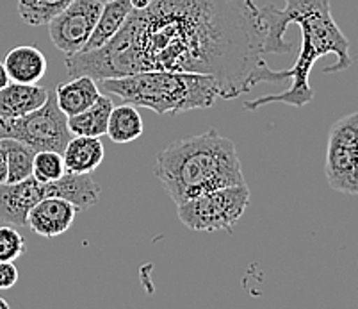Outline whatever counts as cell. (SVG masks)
I'll return each instance as SVG.
<instances>
[{"instance_id": "ac0fdd59", "label": "cell", "mask_w": 358, "mask_h": 309, "mask_svg": "<svg viewBox=\"0 0 358 309\" xmlns=\"http://www.w3.org/2000/svg\"><path fill=\"white\" fill-rule=\"evenodd\" d=\"M0 145L4 149L6 159H8V183H20L32 177L34 149L13 138H2Z\"/></svg>"}, {"instance_id": "484cf974", "label": "cell", "mask_w": 358, "mask_h": 309, "mask_svg": "<svg viewBox=\"0 0 358 309\" xmlns=\"http://www.w3.org/2000/svg\"><path fill=\"white\" fill-rule=\"evenodd\" d=\"M0 309H9V302L0 297Z\"/></svg>"}, {"instance_id": "2e32d148", "label": "cell", "mask_w": 358, "mask_h": 309, "mask_svg": "<svg viewBox=\"0 0 358 309\" xmlns=\"http://www.w3.org/2000/svg\"><path fill=\"white\" fill-rule=\"evenodd\" d=\"M113 99L107 95H100L87 109L68 116V131L73 136H95L102 138L107 132V122L113 111Z\"/></svg>"}, {"instance_id": "9c48e42d", "label": "cell", "mask_w": 358, "mask_h": 309, "mask_svg": "<svg viewBox=\"0 0 358 309\" xmlns=\"http://www.w3.org/2000/svg\"><path fill=\"white\" fill-rule=\"evenodd\" d=\"M102 8V0H73L47 24L52 43L64 56L79 54L90 40Z\"/></svg>"}, {"instance_id": "44dd1931", "label": "cell", "mask_w": 358, "mask_h": 309, "mask_svg": "<svg viewBox=\"0 0 358 309\" xmlns=\"http://www.w3.org/2000/svg\"><path fill=\"white\" fill-rule=\"evenodd\" d=\"M25 252V240L13 226H0V261H16Z\"/></svg>"}, {"instance_id": "5bb4252c", "label": "cell", "mask_w": 358, "mask_h": 309, "mask_svg": "<svg viewBox=\"0 0 358 309\" xmlns=\"http://www.w3.org/2000/svg\"><path fill=\"white\" fill-rule=\"evenodd\" d=\"M54 92L57 106L66 116H73L77 113L84 111L102 95L96 79L90 76L71 77L70 81L55 88Z\"/></svg>"}, {"instance_id": "8992f818", "label": "cell", "mask_w": 358, "mask_h": 309, "mask_svg": "<svg viewBox=\"0 0 358 309\" xmlns=\"http://www.w3.org/2000/svg\"><path fill=\"white\" fill-rule=\"evenodd\" d=\"M250 204L248 184H236L189 198L178 204V220L191 231H232Z\"/></svg>"}, {"instance_id": "30bf717a", "label": "cell", "mask_w": 358, "mask_h": 309, "mask_svg": "<svg viewBox=\"0 0 358 309\" xmlns=\"http://www.w3.org/2000/svg\"><path fill=\"white\" fill-rule=\"evenodd\" d=\"M79 207L61 197H47L31 207L27 227L41 238H55L66 233L75 222Z\"/></svg>"}, {"instance_id": "6da1fadb", "label": "cell", "mask_w": 358, "mask_h": 309, "mask_svg": "<svg viewBox=\"0 0 358 309\" xmlns=\"http://www.w3.org/2000/svg\"><path fill=\"white\" fill-rule=\"evenodd\" d=\"M268 18L255 0H154L132 9L103 47L64 56L68 76L100 81L146 70L214 77L230 100L260 83H284L291 70H273Z\"/></svg>"}, {"instance_id": "ffe728a7", "label": "cell", "mask_w": 358, "mask_h": 309, "mask_svg": "<svg viewBox=\"0 0 358 309\" xmlns=\"http://www.w3.org/2000/svg\"><path fill=\"white\" fill-rule=\"evenodd\" d=\"M66 174V165L61 152L55 151H40L36 152L34 163H32V177L41 183H52Z\"/></svg>"}, {"instance_id": "52a82bcc", "label": "cell", "mask_w": 358, "mask_h": 309, "mask_svg": "<svg viewBox=\"0 0 358 309\" xmlns=\"http://www.w3.org/2000/svg\"><path fill=\"white\" fill-rule=\"evenodd\" d=\"M13 138L36 152L55 151L63 154L70 139L68 116L57 106L54 90H48L47 102L36 111L18 118H0V139Z\"/></svg>"}, {"instance_id": "4fadbf2b", "label": "cell", "mask_w": 358, "mask_h": 309, "mask_svg": "<svg viewBox=\"0 0 358 309\" xmlns=\"http://www.w3.org/2000/svg\"><path fill=\"white\" fill-rule=\"evenodd\" d=\"M103 156L102 139L95 136H73L63 151L66 172L71 174H93L102 165Z\"/></svg>"}, {"instance_id": "277c9868", "label": "cell", "mask_w": 358, "mask_h": 309, "mask_svg": "<svg viewBox=\"0 0 358 309\" xmlns=\"http://www.w3.org/2000/svg\"><path fill=\"white\" fill-rule=\"evenodd\" d=\"M100 84L109 95L157 115L207 109L221 99L214 77L189 71L146 70L130 76L106 77L100 79Z\"/></svg>"}, {"instance_id": "9a60e30c", "label": "cell", "mask_w": 358, "mask_h": 309, "mask_svg": "<svg viewBox=\"0 0 358 309\" xmlns=\"http://www.w3.org/2000/svg\"><path fill=\"white\" fill-rule=\"evenodd\" d=\"M130 11H132L130 0H107V2H103L95 29H93L90 40L80 52L96 50V48L103 47L107 41H110V38H115L116 32L123 27Z\"/></svg>"}, {"instance_id": "e0dca14e", "label": "cell", "mask_w": 358, "mask_h": 309, "mask_svg": "<svg viewBox=\"0 0 358 309\" xmlns=\"http://www.w3.org/2000/svg\"><path fill=\"white\" fill-rule=\"evenodd\" d=\"M143 131H145V127H143V120L138 107L127 102H123L122 106L113 107L106 132L110 142L130 143L141 138Z\"/></svg>"}, {"instance_id": "603a6c76", "label": "cell", "mask_w": 358, "mask_h": 309, "mask_svg": "<svg viewBox=\"0 0 358 309\" xmlns=\"http://www.w3.org/2000/svg\"><path fill=\"white\" fill-rule=\"evenodd\" d=\"M8 183V159H6V152L0 145V184Z\"/></svg>"}, {"instance_id": "8fae6325", "label": "cell", "mask_w": 358, "mask_h": 309, "mask_svg": "<svg viewBox=\"0 0 358 309\" xmlns=\"http://www.w3.org/2000/svg\"><path fill=\"white\" fill-rule=\"evenodd\" d=\"M48 99L47 88L40 84H24L9 81L0 90V118H18L36 111Z\"/></svg>"}, {"instance_id": "cb8c5ba5", "label": "cell", "mask_w": 358, "mask_h": 309, "mask_svg": "<svg viewBox=\"0 0 358 309\" xmlns=\"http://www.w3.org/2000/svg\"><path fill=\"white\" fill-rule=\"evenodd\" d=\"M9 81H11V79H9L8 70H6L4 63H0V90H2L4 86H8Z\"/></svg>"}, {"instance_id": "5b68a950", "label": "cell", "mask_w": 358, "mask_h": 309, "mask_svg": "<svg viewBox=\"0 0 358 309\" xmlns=\"http://www.w3.org/2000/svg\"><path fill=\"white\" fill-rule=\"evenodd\" d=\"M100 193V184L93 175L71 172L52 183H41L29 177L20 183L0 184V222L24 229L27 227V213L31 207L43 198H66L79 207V211H86L99 204Z\"/></svg>"}, {"instance_id": "d4e9b609", "label": "cell", "mask_w": 358, "mask_h": 309, "mask_svg": "<svg viewBox=\"0 0 358 309\" xmlns=\"http://www.w3.org/2000/svg\"><path fill=\"white\" fill-rule=\"evenodd\" d=\"M152 2H154V0H130V6H132V9H145L148 8Z\"/></svg>"}, {"instance_id": "7c38bea8", "label": "cell", "mask_w": 358, "mask_h": 309, "mask_svg": "<svg viewBox=\"0 0 358 309\" xmlns=\"http://www.w3.org/2000/svg\"><path fill=\"white\" fill-rule=\"evenodd\" d=\"M9 79L15 83L38 84L47 74V57L43 52L34 45H20L8 52L4 60Z\"/></svg>"}, {"instance_id": "3957f363", "label": "cell", "mask_w": 358, "mask_h": 309, "mask_svg": "<svg viewBox=\"0 0 358 309\" xmlns=\"http://www.w3.org/2000/svg\"><path fill=\"white\" fill-rule=\"evenodd\" d=\"M154 175L177 206L217 188L246 184L236 143L216 129L169 143L155 158Z\"/></svg>"}, {"instance_id": "d6986e66", "label": "cell", "mask_w": 358, "mask_h": 309, "mask_svg": "<svg viewBox=\"0 0 358 309\" xmlns=\"http://www.w3.org/2000/svg\"><path fill=\"white\" fill-rule=\"evenodd\" d=\"M73 0H16L22 20L32 27L47 25L55 15H59Z\"/></svg>"}, {"instance_id": "ba28073f", "label": "cell", "mask_w": 358, "mask_h": 309, "mask_svg": "<svg viewBox=\"0 0 358 309\" xmlns=\"http://www.w3.org/2000/svg\"><path fill=\"white\" fill-rule=\"evenodd\" d=\"M324 175L335 191L358 195V111L337 120L330 129Z\"/></svg>"}, {"instance_id": "7402d4cb", "label": "cell", "mask_w": 358, "mask_h": 309, "mask_svg": "<svg viewBox=\"0 0 358 309\" xmlns=\"http://www.w3.org/2000/svg\"><path fill=\"white\" fill-rule=\"evenodd\" d=\"M18 282V268L15 261H0V289H9Z\"/></svg>"}, {"instance_id": "7a4b0ae2", "label": "cell", "mask_w": 358, "mask_h": 309, "mask_svg": "<svg viewBox=\"0 0 358 309\" xmlns=\"http://www.w3.org/2000/svg\"><path fill=\"white\" fill-rule=\"evenodd\" d=\"M268 18L269 54H289L294 43L285 41V31L291 24L301 29V50L294 67L291 68V86L282 93L257 97L244 102L246 111H257L269 104H287L292 107H303L314 100V90L310 86V71L315 61L328 54H335L337 61L324 67V74H337L351 67L350 40L346 38L331 15L330 0H285L284 9L275 6H264Z\"/></svg>"}]
</instances>
